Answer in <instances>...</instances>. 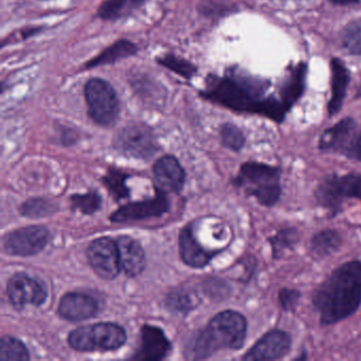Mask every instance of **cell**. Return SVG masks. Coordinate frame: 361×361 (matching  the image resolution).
I'll use <instances>...</instances> for the list:
<instances>
[{
  "label": "cell",
  "mask_w": 361,
  "mask_h": 361,
  "mask_svg": "<svg viewBox=\"0 0 361 361\" xmlns=\"http://www.w3.org/2000/svg\"><path fill=\"white\" fill-rule=\"evenodd\" d=\"M331 69V98L329 103L331 116L339 113L345 98L346 88L350 83V73L339 59H333Z\"/></svg>",
  "instance_id": "obj_20"
},
{
  "label": "cell",
  "mask_w": 361,
  "mask_h": 361,
  "mask_svg": "<svg viewBox=\"0 0 361 361\" xmlns=\"http://www.w3.org/2000/svg\"><path fill=\"white\" fill-rule=\"evenodd\" d=\"M99 312V304L94 297L83 293H68L59 304L58 314L67 321H83L92 318Z\"/></svg>",
  "instance_id": "obj_17"
},
{
  "label": "cell",
  "mask_w": 361,
  "mask_h": 361,
  "mask_svg": "<svg viewBox=\"0 0 361 361\" xmlns=\"http://www.w3.org/2000/svg\"><path fill=\"white\" fill-rule=\"evenodd\" d=\"M156 191L157 192L155 197L126 204L114 212L109 216V219L113 223H130L152 217H160L166 214L170 209V202L166 198V193L157 189Z\"/></svg>",
  "instance_id": "obj_14"
},
{
  "label": "cell",
  "mask_w": 361,
  "mask_h": 361,
  "mask_svg": "<svg viewBox=\"0 0 361 361\" xmlns=\"http://www.w3.org/2000/svg\"><path fill=\"white\" fill-rule=\"evenodd\" d=\"M306 73H307V66L305 63H300L297 66L291 68L290 75L283 85L281 97H282L283 104L288 111L303 94Z\"/></svg>",
  "instance_id": "obj_22"
},
{
  "label": "cell",
  "mask_w": 361,
  "mask_h": 361,
  "mask_svg": "<svg viewBox=\"0 0 361 361\" xmlns=\"http://www.w3.org/2000/svg\"><path fill=\"white\" fill-rule=\"evenodd\" d=\"M49 242V231L43 226H28L4 238V249L10 255L31 257L41 252Z\"/></svg>",
  "instance_id": "obj_10"
},
{
  "label": "cell",
  "mask_w": 361,
  "mask_h": 361,
  "mask_svg": "<svg viewBox=\"0 0 361 361\" xmlns=\"http://www.w3.org/2000/svg\"><path fill=\"white\" fill-rule=\"evenodd\" d=\"M312 304L322 326L356 314L361 306V261L350 259L335 268L314 289Z\"/></svg>",
  "instance_id": "obj_1"
},
{
  "label": "cell",
  "mask_w": 361,
  "mask_h": 361,
  "mask_svg": "<svg viewBox=\"0 0 361 361\" xmlns=\"http://www.w3.org/2000/svg\"><path fill=\"white\" fill-rule=\"evenodd\" d=\"M73 208L81 211L83 214H94L101 208L102 200L97 192H90L83 195H73L71 197Z\"/></svg>",
  "instance_id": "obj_30"
},
{
  "label": "cell",
  "mask_w": 361,
  "mask_h": 361,
  "mask_svg": "<svg viewBox=\"0 0 361 361\" xmlns=\"http://www.w3.org/2000/svg\"><path fill=\"white\" fill-rule=\"evenodd\" d=\"M342 47L348 54L361 56V20L346 25L341 35Z\"/></svg>",
  "instance_id": "obj_26"
},
{
  "label": "cell",
  "mask_w": 361,
  "mask_h": 361,
  "mask_svg": "<svg viewBox=\"0 0 361 361\" xmlns=\"http://www.w3.org/2000/svg\"><path fill=\"white\" fill-rule=\"evenodd\" d=\"M116 149L124 155L137 159H147L158 151L153 130L142 123L130 124L116 135Z\"/></svg>",
  "instance_id": "obj_9"
},
{
  "label": "cell",
  "mask_w": 361,
  "mask_h": 361,
  "mask_svg": "<svg viewBox=\"0 0 361 361\" xmlns=\"http://www.w3.org/2000/svg\"><path fill=\"white\" fill-rule=\"evenodd\" d=\"M170 340L161 329L152 325H143L141 329L140 346L132 359L136 360H161L171 352Z\"/></svg>",
  "instance_id": "obj_15"
},
{
  "label": "cell",
  "mask_w": 361,
  "mask_h": 361,
  "mask_svg": "<svg viewBox=\"0 0 361 361\" xmlns=\"http://www.w3.org/2000/svg\"><path fill=\"white\" fill-rule=\"evenodd\" d=\"M120 266L126 276H139L145 267V253L140 243L130 236L122 235L117 240Z\"/></svg>",
  "instance_id": "obj_19"
},
{
  "label": "cell",
  "mask_w": 361,
  "mask_h": 361,
  "mask_svg": "<svg viewBox=\"0 0 361 361\" xmlns=\"http://www.w3.org/2000/svg\"><path fill=\"white\" fill-rule=\"evenodd\" d=\"M342 236L337 230L323 229L310 238V252L314 259H323L339 250Z\"/></svg>",
  "instance_id": "obj_21"
},
{
  "label": "cell",
  "mask_w": 361,
  "mask_h": 361,
  "mask_svg": "<svg viewBox=\"0 0 361 361\" xmlns=\"http://www.w3.org/2000/svg\"><path fill=\"white\" fill-rule=\"evenodd\" d=\"M88 115L94 123L109 126L115 123L120 114L119 100L109 82L92 79L84 88Z\"/></svg>",
  "instance_id": "obj_8"
},
{
  "label": "cell",
  "mask_w": 361,
  "mask_h": 361,
  "mask_svg": "<svg viewBox=\"0 0 361 361\" xmlns=\"http://www.w3.org/2000/svg\"><path fill=\"white\" fill-rule=\"evenodd\" d=\"M30 359L28 348L20 340L4 336L0 340V360L26 361Z\"/></svg>",
  "instance_id": "obj_25"
},
{
  "label": "cell",
  "mask_w": 361,
  "mask_h": 361,
  "mask_svg": "<svg viewBox=\"0 0 361 361\" xmlns=\"http://www.w3.org/2000/svg\"><path fill=\"white\" fill-rule=\"evenodd\" d=\"M126 0H105L99 8V16L103 20H114L119 16Z\"/></svg>",
  "instance_id": "obj_33"
},
{
  "label": "cell",
  "mask_w": 361,
  "mask_h": 361,
  "mask_svg": "<svg viewBox=\"0 0 361 361\" xmlns=\"http://www.w3.org/2000/svg\"><path fill=\"white\" fill-rule=\"evenodd\" d=\"M128 175L117 170H109L106 176L103 177V183L109 191V194L117 200L126 198L130 195V190L126 185Z\"/></svg>",
  "instance_id": "obj_27"
},
{
  "label": "cell",
  "mask_w": 361,
  "mask_h": 361,
  "mask_svg": "<svg viewBox=\"0 0 361 361\" xmlns=\"http://www.w3.org/2000/svg\"><path fill=\"white\" fill-rule=\"evenodd\" d=\"M301 291L290 287H282L278 293L279 305L284 312H293L301 300Z\"/></svg>",
  "instance_id": "obj_32"
},
{
  "label": "cell",
  "mask_w": 361,
  "mask_h": 361,
  "mask_svg": "<svg viewBox=\"0 0 361 361\" xmlns=\"http://www.w3.org/2000/svg\"><path fill=\"white\" fill-rule=\"evenodd\" d=\"M333 3L336 5L345 6L358 3V0H333Z\"/></svg>",
  "instance_id": "obj_34"
},
{
  "label": "cell",
  "mask_w": 361,
  "mask_h": 361,
  "mask_svg": "<svg viewBox=\"0 0 361 361\" xmlns=\"http://www.w3.org/2000/svg\"><path fill=\"white\" fill-rule=\"evenodd\" d=\"M156 189L164 193H178L185 185V171L174 156H164L154 164Z\"/></svg>",
  "instance_id": "obj_16"
},
{
  "label": "cell",
  "mask_w": 361,
  "mask_h": 361,
  "mask_svg": "<svg viewBox=\"0 0 361 361\" xmlns=\"http://www.w3.org/2000/svg\"><path fill=\"white\" fill-rule=\"evenodd\" d=\"M247 333L248 322L244 314L236 310H223L194 338L188 358L206 359L221 350H240L246 342Z\"/></svg>",
  "instance_id": "obj_3"
},
{
  "label": "cell",
  "mask_w": 361,
  "mask_h": 361,
  "mask_svg": "<svg viewBox=\"0 0 361 361\" xmlns=\"http://www.w3.org/2000/svg\"><path fill=\"white\" fill-rule=\"evenodd\" d=\"M301 234L295 227L282 228L267 238L274 259H282L286 251L293 250L299 244Z\"/></svg>",
  "instance_id": "obj_24"
},
{
  "label": "cell",
  "mask_w": 361,
  "mask_h": 361,
  "mask_svg": "<svg viewBox=\"0 0 361 361\" xmlns=\"http://www.w3.org/2000/svg\"><path fill=\"white\" fill-rule=\"evenodd\" d=\"M56 211V206L54 202L44 198H35L24 202L20 207V212L25 216L31 219H39V217L49 216Z\"/></svg>",
  "instance_id": "obj_29"
},
{
  "label": "cell",
  "mask_w": 361,
  "mask_h": 361,
  "mask_svg": "<svg viewBox=\"0 0 361 361\" xmlns=\"http://www.w3.org/2000/svg\"><path fill=\"white\" fill-rule=\"evenodd\" d=\"M202 96L232 111L257 114L272 121L284 120L288 109L276 99L262 98L259 88L250 80L240 77L214 78Z\"/></svg>",
  "instance_id": "obj_2"
},
{
  "label": "cell",
  "mask_w": 361,
  "mask_h": 361,
  "mask_svg": "<svg viewBox=\"0 0 361 361\" xmlns=\"http://www.w3.org/2000/svg\"><path fill=\"white\" fill-rule=\"evenodd\" d=\"M158 62L162 66L166 67V68L174 71L175 73L185 78V79H190L196 73V67L194 65H192L188 61L183 60V59L177 58V56H166L160 59Z\"/></svg>",
  "instance_id": "obj_31"
},
{
  "label": "cell",
  "mask_w": 361,
  "mask_h": 361,
  "mask_svg": "<svg viewBox=\"0 0 361 361\" xmlns=\"http://www.w3.org/2000/svg\"><path fill=\"white\" fill-rule=\"evenodd\" d=\"M282 174L281 166L247 161L240 166L232 183L249 197L255 198L261 206L272 208L282 197Z\"/></svg>",
  "instance_id": "obj_4"
},
{
  "label": "cell",
  "mask_w": 361,
  "mask_h": 361,
  "mask_svg": "<svg viewBox=\"0 0 361 361\" xmlns=\"http://www.w3.org/2000/svg\"><path fill=\"white\" fill-rule=\"evenodd\" d=\"M87 257L94 271L105 280H114L121 271L117 240L113 238L104 236L92 240L87 248Z\"/></svg>",
  "instance_id": "obj_12"
},
{
  "label": "cell",
  "mask_w": 361,
  "mask_h": 361,
  "mask_svg": "<svg viewBox=\"0 0 361 361\" xmlns=\"http://www.w3.org/2000/svg\"><path fill=\"white\" fill-rule=\"evenodd\" d=\"M7 289L10 301L18 310H22L27 305L41 306L48 297L45 285L24 272L11 276Z\"/></svg>",
  "instance_id": "obj_13"
},
{
  "label": "cell",
  "mask_w": 361,
  "mask_h": 361,
  "mask_svg": "<svg viewBox=\"0 0 361 361\" xmlns=\"http://www.w3.org/2000/svg\"><path fill=\"white\" fill-rule=\"evenodd\" d=\"M136 45L132 42L121 39L116 42L113 46L101 52L96 58L90 60L86 64V68H94V67L103 66V65L113 64L122 59L130 58L137 54Z\"/></svg>",
  "instance_id": "obj_23"
},
{
  "label": "cell",
  "mask_w": 361,
  "mask_h": 361,
  "mask_svg": "<svg viewBox=\"0 0 361 361\" xmlns=\"http://www.w3.org/2000/svg\"><path fill=\"white\" fill-rule=\"evenodd\" d=\"M67 341L78 352L116 350L126 343V331L116 323L100 322L73 329Z\"/></svg>",
  "instance_id": "obj_6"
},
{
  "label": "cell",
  "mask_w": 361,
  "mask_h": 361,
  "mask_svg": "<svg viewBox=\"0 0 361 361\" xmlns=\"http://www.w3.org/2000/svg\"><path fill=\"white\" fill-rule=\"evenodd\" d=\"M293 339L290 334L280 329L266 331L244 355V361H274L290 353Z\"/></svg>",
  "instance_id": "obj_11"
},
{
  "label": "cell",
  "mask_w": 361,
  "mask_h": 361,
  "mask_svg": "<svg viewBox=\"0 0 361 361\" xmlns=\"http://www.w3.org/2000/svg\"><path fill=\"white\" fill-rule=\"evenodd\" d=\"M133 3H136V4H140V3H142V1H145V0H132Z\"/></svg>",
  "instance_id": "obj_35"
},
{
  "label": "cell",
  "mask_w": 361,
  "mask_h": 361,
  "mask_svg": "<svg viewBox=\"0 0 361 361\" xmlns=\"http://www.w3.org/2000/svg\"><path fill=\"white\" fill-rule=\"evenodd\" d=\"M314 202L320 208L336 217L343 210L346 200L361 202V174L357 172L325 176L314 188Z\"/></svg>",
  "instance_id": "obj_5"
},
{
  "label": "cell",
  "mask_w": 361,
  "mask_h": 361,
  "mask_svg": "<svg viewBox=\"0 0 361 361\" xmlns=\"http://www.w3.org/2000/svg\"><path fill=\"white\" fill-rule=\"evenodd\" d=\"M321 153L335 154L361 162V130L352 118L340 120L319 139Z\"/></svg>",
  "instance_id": "obj_7"
},
{
  "label": "cell",
  "mask_w": 361,
  "mask_h": 361,
  "mask_svg": "<svg viewBox=\"0 0 361 361\" xmlns=\"http://www.w3.org/2000/svg\"><path fill=\"white\" fill-rule=\"evenodd\" d=\"M221 252L204 249L196 240L191 227H185L179 234V253L181 259L190 267L204 268L211 259Z\"/></svg>",
  "instance_id": "obj_18"
},
{
  "label": "cell",
  "mask_w": 361,
  "mask_h": 361,
  "mask_svg": "<svg viewBox=\"0 0 361 361\" xmlns=\"http://www.w3.org/2000/svg\"><path fill=\"white\" fill-rule=\"evenodd\" d=\"M219 135H221V145L230 151H242L246 143L244 133L232 123H225L221 126Z\"/></svg>",
  "instance_id": "obj_28"
}]
</instances>
